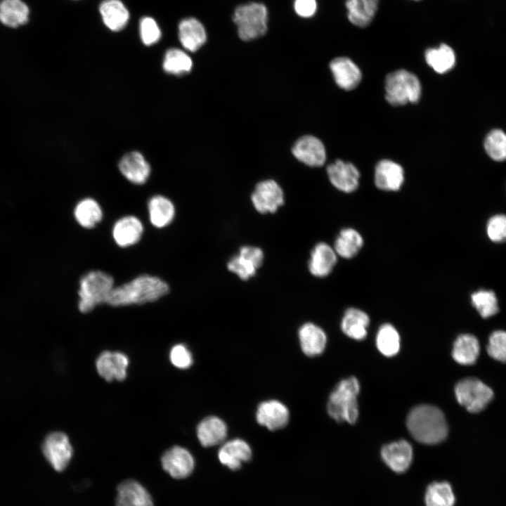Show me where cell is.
<instances>
[{
	"instance_id": "obj_1",
	"label": "cell",
	"mask_w": 506,
	"mask_h": 506,
	"mask_svg": "<svg viewBox=\"0 0 506 506\" xmlns=\"http://www.w3.org/2000/svg\"><path fill=\"white\" fill-rule=\"evenodd\" d=\"M169 285L157 276L141 275L114 287L107 300L112 306L143 304L157 301L169 292Z\"/></svg>"
},
{
	"instance_id": "obj_2",
	"label": "cell",
	"mask_w": 506,
	"mask_h": 506,
	"mask_svg": "<svg viewBox=\"0 0 506 506\" xmlns=\"http://www.w3.org/2000/svg\"><path fill=\"white\" fill-rule=\"evenodd\" d=\"M407 427L415 440L425 444L438 443L448 434L443 413L430 405H420L413 408L407 417Z\"/></svg>"
},
{
	"instance_id": "obj_3",
	"label": "cell",
	"mask_w": 506,
	"mask_h": 506,
	"mask_svg": "<svg viewBox=\"0 0 506 506\" xmlns=\"http://www.w3.org/2000/svg\"><path fill=\"white\" fill-rule=\"evenodd\" d=\"M360 386L354 377L341 381L330 394L327 401L329 415L337 422H356L358 416L357 396Z\"/></svg>"
},
{
	"instance_id": "obj_4",
	"label": "cell",
	"mask_w": 506,
	"mask_h": 506,
	"mask_svg": "<svg viewBox=\"0 0 506 506\" xmlns=\"http://www.w3.org/2000/svg\"><path fill=\"white\" fill-rule=\"evenodd\" d=\"M114 287L113 278L105 272L91 271L84 274L79 280V311L86 313L98 305L107 303Z\"/></svg>"
},
{
	"instance_id": "obj_5",
	"label": "cell",
	"mask_w": 506,
	"mask_h": 506,
	"mask_svg": "<svg viewBox=\"0 0 506 506\" xmlns=\"http://www.w3.org/2000/svg\"><path fill=\"white\" fill-rule=\"evenodd\" d=\"M239 37L244 41L255 39L267 31L268 10L259 2H250L236 7L233 15Z\"/></svg>"
},
{
	"instance_id": "obj_6",
	"label": "cell",
	"mask_w": 506,
	"mask_h": 506,
	"mask_svg": "<svg viewBox=\"0 0 506 506\" xmlns=\"http://www.w3.org/2000/svg\"><path fill=\"white\" fill-rule=\"evenodd\" d=\"M421 84L417 77L405 70L387 74L385 79V98L392 105L416 103L421 96Z\"/></svg>"
},
{
	"instance_id": "obj_7",
	"label": "cell",
	"mask_w": 506,
	"mask_h": 506,
	"mask_svg": "<svg viewBox=\"0 0 506 506\" xmlns=\"http://www.w3.org/2000/svg\"><path fill=\"white\" fill-rule=\"evenodd\" d=\"M455 394L458 403L473 413L483 410L493 397L492 389L475 377L459 381L455 385Z\"/></svg>"
},
{
	"instance_id": "obj_8",
	"label": "cell",
	"mask_w": 506,
	"mask_h": 506,
	"mask_svg": "<svg viewBox=\"0 0 506 506\" xmlns=\"http://www.w3.org/2000/svg\"><path fill=\"white\" fill-rule=\"evenodd\" d=\"M42 451L51 465L58 472L66 468L73 453L67 436L59 432H53L46 437Z\"/></svg>"
},
{
	"instance_id": "obj_9",
	"label": "cell",
	"mask_w": 506,
	"mask_h": 506,
	"mask_svg": "<svg viewBox=\"0 0 506 506\" xmlns=\"http://www.w3.org/2000/svg\"><path fill=\"white\" fill-rule=\"evenodd\" d=\"M264 252L259 247L245 245L228 262L227 268L241 280L253 277L264 261Z\"/></svg>"
},
{
	"instance_id": "obj_10",
	"label": "cell",
	"mask_w": 506,
	"mask_h": 506,
	"mask_svg": "<svg viewBox=\"0 0 506 506\" xmlns=\"http://www.w3.org/2000/svg\"><path fill=\"white\" fill-rule=\"evenodd\" d=\"M251 200L255 209L259 213H274L284 204V194L275 181L266 180L256 186Z\"/></svg>"
},
{
	"instance_id": "obj_11",
	"label": "cell",
	"mask_w": 506,
	"mask_h": 506,
	"mask_svg": "<svg viewBox=\"0 0 506 506\" xmlns=\"http://www.w3.org/2000/svg\"><path fill=\"white\" fill-rule=\"evenodd\" d=\"M163 469L173 478L184 479L193 471L195 460L191 453L181 446H174L162 457Z\"/></svg>"
},
{
	"instance_id": "obj_12",
	"label": "cell",
	"mask_w": 506,
	"mask_h": 506,
	"mask_svg": "<svg viewBox=\"0 0 506 506\" xmlns=\"http://www.w3.org/2000/svg\"><path fill=\"white\" fill-rule=\"evenodd\" d=\"M257 422L268 430L275 431L287 426L290 413L285 404L278 400H268L259 403L256 411Z\"/></svg>"
},
{
	"instance_id": "obj_13",
	"label": "cell",
	"mask_w": 506,
	"mask_h": 506,
	"mask_svg": "<svg viewBox=\"0 0 506 506\" xmlns=\"http://www.w3.org/2000/svg\"><path fill=\"white\" fill-rule=\"evenodd\" d=\"M327 172L330 183L340 191L352 193L359 186L360 173L350 162L336 160L327 167Z\"/></svg>"
},
{
	"instance_id": "obj_14",
	"label": "cell",
	"mask_w": 506,
	"mask_h": 506,
	"mask_svg": "<svg viewBox=\"0 0 506 506\" xmlns=\"http://www.w3.org/2000/svg\"><path fill=\"white\" fill-rule=\"evenodd\" d=\"M96 365L100 376L106 381H122L126 377L129 358L123 353L105 351L98 357Z\"/></svg>"
},
{
	"instance_id": "obj_15",
	"label": "cell",
	"mask_w": 506,
	"mask_h": 506,
	"mask_svg": "<svg viewBox=\"0 0 506 506\" xmlns=\"http://www.w3.org/2000/svg\"><path fill=\"white\" fill-rule=\"evenodd\" d=\"M292 153L300 162L311 167L323 165L326 158L325 147L321 141L310 135L302 136L296 141Z\"/></svg>"
},
{
	"instance_id": "obj_16",
	"label": "cell",
	"mask_w": 506,
	"mask_h": 506,
	"mask_svg": "<svg viewBox=\"0 0 506 506\" xmlns=\"http://www.w3.org/2000/svg\"><path fill=\"white\" fill-rule=\"evenodd\" d=\"M337 257L334 248L330 245L324 242L317 243L311 252L309 272L315 277H327L337 264Z\"/></svg>"
},
{
	"instance_id": "obj_17",
	"label": "cell",
	"mask_w": 506,
	"mask_h": 506,
	"mask_svg": "<svg viewBox=\"0 0 506 506\" xmlns=\"http://www.w3.org/2000/svg\"><path fill=\"white\" fill-rule=\"evenodd\" d=\"M252 456L249 445L240 439H234L224 443L218 452L220 462L231 470L240 469L243 462L250 460Z\"/></svg>"
},
{
	"instance_id": "obj_18",
	"label": "cell",
	"mask_w": 506,
	"mask_h": 506,
	"mask_svg": "<svg viewBox=\"0 0 506 506\" xmlns=\"http://www.w3.org/2000/svg\"><path fill=\"white\" fill-rule=\"evenodd\" d=\"M404 181V171L397 163L383 160L379 162L375 171V184L377 188L385 191L400 190Z\"/></svg>"
},
{
	"instance_id": "obj_19",
	"label": "cell",
	"mask_w": 506,
	"mask_h": 506,
	"mask_svg": "<svg viewBox=\"0 0 506 506\" xmlns=\"http://www.w3.org/2000/svg\"><path fill=\"white\" fill-rule=\"evenodd\" d=\"M122 175L134 184H143L150 174V167L143 155L137 151L124 155L119 161Z\"/></svg>"
},
{
	"instance_id": "obj_20",
	"label": "cell",
	"mask_w": 506,
	"mask_h": 506,
	"mask_svg": "<svg viewBox=\"0 0 506 506\" xmlns=\"http://www.w3.org/2000/svg\"><path fill=\"white\" fill-rule=\"evenodd\" d=\"M381 454L383 460L393 471L403 472L411 463L413 449L408 441L400 440L384 446Z\"/></svg>"
},
{
	"instance_id": "obj_21",
	"label": "cell",
	"mask_w": 506,
	"mask_h": 506,
	"mask_svg": "<svg viewBox=\"0 0 506 506\" xmlns=\"http://www.w3.org/2000/svg\"><path fill=\"white\" fill-rule=\"evenodd\" d=\"M103 24L112 32L123 30L129 22L130 13L121 0H104L98 8Z\"/></svg>"
},
{
	"instance_id": "obj_22",
	"label": "cell",
	"mask_w": 506,
	"mask_h": 506,
	"mask_svg": "<svg viewBox=\"0 0 506 506\" xmlns=\"http://www.w3.org/2000/svg\"><path fill=\"white\" fill-rule=\"evenodd\" d=\"M330 67L337 85L345 90L353 89L361 79L359 68L346 57L335 58L330 62Z\"/></svg>"
},
{
	"instance_id": "obj_23",
	"label": "cell",
	"mask_w": 506,
	"mask_h": 506,
	"mask_svg": "<svg viewBox=\"0 0 506 506\" xmlns=\"http://www.w3.org/2000/svg\"><path fill=\"white\" fill-rule=\"evenodd\" d=\"M178 32L181 45L191 52L198 50L207 40L203 25L195 18L183 19L179 24Z\"/></svg>"
},
{
	"instance_id": "obj_24",
	"label": "cell",
	"mask_w": 506,
	"mask_h": 506,
	"mask_svg": "<svg viewBox=\"0 0 506 506\" xmlns=\"http://www.w3.org/2000/svg\"><path fill=\"white\" fill-rule=\"evenodd\" d=\"M116 506H153L147 490L134 480H126L117 488Z\"/></svg>"
},
{
	"instance_id": "obj_25",
	"label": "cell",
	"mask_w": 506,
	"mask_h": 506,
	"mask_svg": "<svg viewBox=\"0 0 506 506\" xmlns=\"http://www.w3.org/2000/svg\"><path fill=\"white\" fill-rule=\"evenodd\" d=\"M299 340L303 353L310 357L318 356L324 351L327 337L325 332L312 323L303 324L299 329Z\"/></svg>"
},
{
	"instance_id": "obj_26",
	"label": "cell",
	"mask_w": 506,
	"mask_h": 506,
	"mask_svg": "<svg viewBox=\"0 0 506 506\" xmlns=\"http://www.w3.org/2000/svg\"><path fill=\"white\" fill-rule=\"evenodd\" d=\"M228 429L223 420L216 416L204 418L197 427V436L204 447L221 443L226 438Z\"/></svg>"
},
{
	"instance_id": "obj_27",
	"label": "cell",
	"mask_w": 506,
	"mask_h": 506,
	"mask_svg": "<svg viewBox=\"0 0 506 506\" xmlns=\"http://www.w3.org/2000/svg\"><path fill=\"white\" fill-rule=\"evenodd\" d=\"M143 231L141 221L134 216L119 219L114 225L112 236L117 245L131 246L139 241Z\"/></svg>"
},
{
	"instance_id": "obj_28",
	"label": "cell",
	"mask_w": 506,
	"mask_h": 506,
	"mask_svg": "<svg viewBox=\"0 0 506 506\" xmlns=\"http://www.w3.org/2000/svg\"><path fill=\"white\" fill-rule=\"evenodd\" d=\"M364 240L362 235L353 228H344L337 235L334 249L338 257L350 259L356 257L362 249Z\"/></svg>"
},
{
	"instance_id": "obj_29",
	"label": "cell",
	"mask_w": 506,
	"mask_h": 506,
	"mask_svg": "<svg viewBox=\"0 0 506 506\" xmlns=\"http://www.w3.org/2000/svg\"><path fill=\"white\" fill-rule=\"evenodd\" d=\"M369 323L368 314L361 309L353 307L345 311L341 322V328L348 337L361 340L366 337Z\"/></svg>"
},
{
	"instance_id": "obj_30",
	"label": "cell",
	"mask_w": 506,
	"mask_h": 506,
	"mask_svg": "<svg viewBox=\"0 0 506 506\" xmlns=\"http://www.w3.org/2000/svg\"><path fill=\"white\" fill-rule=\"evenodd\" d=\"M378 2L379 0H346L348 19L357 27H367L377 11Z\"/></svg>"
},
{
	"instance_id": "obj_31",
	"label": "cell",
	"mask_w": 506,
	"mask_h": 506,
	"mask_svg": "<svg viewBox=\"0 0 506 506\" xmlns=\"http://www.w3.org/2000/svg\"><path fill=\"white\" fill-rule=\"evenodd\" d=\"M479 352L480 346L476 337L470 334H462L453 344L452 356L459 364L469 365L476 361Z\"/></svg>"
},
{
	"instance_id": "obj_32",
	"label": "cell",
	"mask_w": 506,
	"mask_h": 506,
	"mask_svg": "<svg viewBox=\"0 0 506 506\" xmlns=\"http://www.w3.org/2000/svg\"><path fill=\"white\" fill-rule=\"evenodd\" d=\"M30 10L22 0L0 1V22L10 27L21 26L29 20Z\"/></svg>"
},
{
	"instance_id": "obj_33",
	"label": "cell",
	"mask_w": 506,
	"mask_h": 506,
	"mask_svg": "<svg viewBox=\"0 0 506 506\" xmlns=\"http://www.w3.org/2000/svg\"><path fill=\"white\" fill-rule=\"evenodd\" d=\"M148 208L150 221L156 228L168 226L174 218V205L164 196L155 195L151 197Z\"/></svg>"
},
{
	"instance_id": "obj_34",
	"label": "cell",
	"mask_w": 506,
	"mask_h": 506,
	"mask_svg": "<svg viewBox=\"0 0 506 506\" xmlns=\"http://www.w3.org/2000/svg\"><path fill=\"white\" fill-rule=\"evenodd\" d=\"M424 57L427 63L440 74L450 71L456 62L454 51L446 44H441L438 48L427 49Z\"/></svg>"
},
{
	"instance_id": "obj_35",
	"label": "cell",
	"mask_w": 506,
	"mask_h": 506,
	"mask_svg": "<svg viewBox=\"0 0 506 506\" xmlns=\"http://www.w3.org/2000/svg\"><path fill=\"white\" fill-rule=\"evenodd\" d=\"M74 215L78 223L85 228H92L102 219L103 212L98 203L91 198H85L77 203Z\"/></svg>"
},
{
	"instance_id": "obj_36",
	"label": "cell",
	"mask_w": 506,
	"mask_h": 506,
	"mask_svg": "<svg viewBox=\"0 0 506 506\" xmlns=\"http://www.w3.org/2000/svg\"><path fill=\"white\" fill-rule=\"evenodd\" d=\"M162 66L166 72L181 75L191 70L193 61L183 50L171 48L165 53Z\"/></svg>"
},
{
	"instance_id": "obj_37",
	"label": "cell",
	"mask_w": 506,
	"mask_h": 506,
	"mask_svg": "<svg viewBox=\"0 0 506 506\" xmlns=\"http://www.w3.org/2000/svg\"><path fill=\"white\" fill-rule=\"evenodd\" d=\"M376 344L383 355H396L400 348V336L396 329L389 323L381 325L377 334Z\"/></svg>"
},
{
	"instance_id": "obj_38",
	"label": "cell",
	"mask_w": 506,
	"mask_h": 506,
	"mask_svg": "<svg viewBox=\"0 0 506 506\" xmlns=\"http://www.w3.org/2000/svg\"><path fill=\"white\" fill-rule=\"evenodd\" d=\"M455 501L452 488L447 482L432 483L427 489L426 506H454Z\"/></svg>"
},
{
	"instance_id": "obj_39",
	"label": "cell",
	"mask_w": 506,
	"mask_h": 506,
	"mask_svg": "<svg viewBox=\"0 0 506 506\" xmlns=\"http://www.w3.org/2000/svg\"><path fill=\"white\" fill-rule=\"evenodd\" d=\"M484 146L487 155L493 160H506V133L502 129L490 131L484 138Z\"/></svg>"
},
{
	"instance_id": "obj_40",
	"label": "cell",
	"mask_w": 506,
	"mask_h": 506,
	"mask_svg": "<svg viewBox=\"0 0 506 506\" xmlns=\"http://www.w3.org/2000/svg\"><path fill=\"white\" fill-rule=\"evenodd\" d=\"M473 306L481 316L488 318L494 316L499 311L498 301L494 292L487 290H479L471 295Z\"/></svg>"
},
{
	"instance_id": "obj_41",
	"label": "cell",
	"mask_w": 506,
	"mask_h": 506,
	"mask_svg": "<svg viewBox=\"0 0 506 506\" xmlns=\"http://www.w3.org/2000/svg\"><path fill=\"white\" fill-rule=\"evenodd\" d=\"M139 34L145 46L156 44L162 37V31L157 21L150 16H144L140 20Z\"/></svg>"
},
{
	"instance_id": "obj_42",
	"label": "cell",
	"mask_w": 506,
	"mask_h": 506,
	"mask_svg": "<svg viewBox=\"0 0 506 506\" xmlns=\"http://www.w3.org/2000/svg\"><path fill=\"white\" fill-rule=\"evenodd\" d=\"M486 350L493 359L506 363V331H494L489 337Z\"/></svg>"
},
{
	"instance_id": "obj_43",
	"label": "cell",
	"mask_w": 506,
	"mask_h": 506,
	"mask_svg": "<svg viewBox=\"0 0 506 506\" xmlns=\"http://www.w3.org/2000/svg\"><path fill=\"white\" fill-rule=\"evenodd\" d=\"M486 233L494 242H505L506 215L500 214L491 216L486 223Z\"/></svg>"
},
{
	"instance_id": "obj_44",
	"label": "cell",
	"mask_w": 506,
	"mask_h": 506,
	"mask_svg": "<svg viewBox=\"0 0 506 506\" xmlns=\"http://www.w3.org/2000/svg\"><path fill=\"white\" fill-rule=\"evenodd\" d=\"M171 363L180 369H187L193 364V356L186 345L182 344L174 346L169 354Z\"/></svg>"
},
{
	"instance_id": "obj_45",
	"label": "cell",
	"mask_w": 506,
	"mask_h": 506,
	"mask_svg": "<svg viewBox=\"0 0 506 506\" xmlns=\"http://www.w3.org/2000/svg\"><path fill=\"white\" fill-rule=\"evenodd\" d=\"M294 8L299 16L309 18L316 13L317 4L316 0H295Z\"/></svg>"
},
{
	"instance_id": "obj_46",
	"label": "cell",
	"mask_w": 506,
	"mask_h": 506,
	"mask_svg": "<svg viewBox=\"0 0 506 506\" xmlns=\"http://www.w3.org/2000/svg\"><path fill=\"white\" fill-rule=\"evenodd\" d=\"M415 1H419V0H415Z\"/></svg>"
}]
</instances>
